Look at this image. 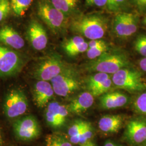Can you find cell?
<instances>
[{
  "label": "cell",
  "mask_w": 146,
  "mask_h": 146,
  "mask_svg": "<svg viewBox=\"0 0 146 146\" xmlns=\"http://www.w3.org/2000/svg\"><path fill=\"white\" fill-rule=\"evenodd\" d=\"M69 26L72 31L91 40L104 36L108 30L107 19L99 14L78 15L74 17Z\"/></svg>",
  "instance_id": "1"
},
{
  "label": "cell",
  "mask_w": 146,
  "mask_h": 146,
  "mask_svg": "<svg viewBox=\"0 0 146 146\" xmlns=\"http://www.w3.org/2000/svg\"><path fill=\"white\" fill-rule=\"evenodd\" d=\"M129 58L122 51H107L100 57L91 60L86 66V69L91 72L114 74L120 69L130 67Z\"/></svg>",
  "instance_id": "2"
},
{
  "label": "cell",
  "mask_w": 146,
  "mask_h": 146,
  "mask_svg": "<svg viewBox=\"0 0 146 146\" xmlns=\"http://www.w3.org/2000/svg\"><path fill=\"white\" fill-rule=\"evenodd\" d=\"M113 84L117 88L131 93H140L146 90V82L141 72L131 67L123 68L113 74Z\"/></svg>",
  "instance_id": "3"
},
{
  "label": "cell",
  "mask_w": 146,
  "mask_h": 146,
  "mask_svg": "<svg viewBox=\"0 0 146 146\" xmlns=\"http://www.w3.org/2000/svg\"><path fill=\"white\" fill-rule=\"evenodd\" d=\"M50 81L54 93L62 97H66L72 94L81 87V80L78 70L70 66H66Z\"/></svg>",
  "instance_id": "4"
},
{
  "label": "cell",
  "mask_w": 146,
  "mask_h": 146,
  "mask_svg": "<svg viewBox=\"0 0 146 146\" xmlns=\"http://www.w3.org/2000/svg\"><path fill=\"white\" fill-rule=\"evenodd\" d=\"M37 14L48 27L56 33L65 31L69 25V17L55 8L49 0H41L38 2Z\"/></svg>",
  "instance_id": "5"
},
{
  "label": "cell",
  "mask_w": 146,
  "mask_h": 146,
  "mask_svg": "<svg viewBox=\"0 0 146 146\" xmlns=\"http://www.w3.org/2000/svg\"><path fill=\"white\" fill-rule=\"evenodd\" d=\"M66 66L60 55L53 54L38 64L35 70L34 76L38 80L51 81L58 76Z\"/></svg>",
  "instance_id": "6"
},
{
  "label": "cell",
  "mask_w": 146,
  "mask_h": 146,
  "mask_svg": "<svg viewBox=\"0 0 146 146\" xmlns=\"http://www.w3.org/2000/svg\"><path fill=\"white\" fill-rule=\"evenodd\" d=\"M13 129L16 137L21 141H31L36 139L40 134L38 122L31 115L16 120L13 125Z\"/></svg>",
  "instance_id": "7"
},
{
  "label": "cell",
  "mask_w": 146,
  "mask_h": 146,
  "mask_svg": "<svg viewBox=\"0 0 146 146\" xmlns=\"http://www.w3.org/2000/svg\"><path fill=\"white\" fill-rule=\"evenodd\" d=\"M138 18L131 13L120 12L115 15L113 22V29L119 37L126 38L133 35L137 30Z\"/></svg>",
  "instance_id": "8"
},
{
  "label": "cell",
  "mask_w": 146,
  "mask_h": 146,
  "mask_svg": "<svg viewBox=\"0 0 146 146\" xmlns=\"http://www.w3.org/2000/svg\"><path fill=\"white\" fill-rule=\"evenodd\" d=\"M28 102L25 94L19 89H13L7 94L4 104V111L9 119L23 114L28 109Z\"/></svg>",
  "instance_id": "9"
},
{
  "label": "cell",
  "mask_w": 146,
  "mask_h": 146,
  "mask_svg": "<svg viewBox=\"0 0 146 146\" xmlns=\"http://www.w3.org/2000/svg\"><path fill=\"white\" fill-rule=\"evenodd\" d=\"M124 135L129 144L138 146L146 142V117L140 116L128 121Z\"/></svg>",
  "instance_id": "10"
},
{
  "label": "cell",
  "mask_w": 146,
  "mask_h": 146,
  "mask_svg": "<svg viewBox=\"0 0 146 146\" xmlns=\"http://www.w3.org/2000/svg\"><path fill=\"white\" fill-rule=\"evenodd\" d=\"M22 60L15 52L0 45V75L9 76L21 67Z\"/></svg>",
  "instance_id": "11"
},
{
  "label": "cell",
  "mask_w": 146,
  "mask_h": 146,
  "mask_svg": "<svg viewBox=\"0 0 146 146\" xmlns=\"http://www.w3.org/2000/svg\"><path fill=\"white\" fill-rule=\"evenodd\" d=\"M27 34L33 47L37 50H42L47 47L48 38L47 32L42 25L36 20L30 23Z\"/></svg>",
  "instance_id": "12"
},
{
  "label": "cell",
  "mask_w": 146,
  "mask_h": 146,
  "mask_svg": "<svg viewBox=\"0 0 146 146\" xmlns=\"http://www.w3.org/2000/svg\"><path fill=\"white\" fill-rule=\"evenodd\" d=\"M68 115V110L56 102L50 103L46 111V119L48 124L52 128L62 127Z\"/></svg>",
  "instance_id": "13"
},
{
  "label": "cell",
  "mask_w": 146,
  "mask_h": 146,
  "mask_svg": "<svg viewBox=\"0 0 146 146\" xmlns=\"http://www.w3.org/2000/svg\"><path fill=\"white\" fill-rule=\"evenodd\" d=\"M54 91L52 85L48 81L38 80L34 89V101L39 108H43L52 98Z\"/></svg>",
  "instance_id": "14"
},
{
  "label": "cell",
  "mask_w": 146,
  "mask_h": 146,
  "mask_svg": "<svg viewBox=\"0 0 146 146\" xmlns=\"http://www.w3.org/2000/svg\"><path fill=\"white\" fill-rule=\"evenodd\" d=\"M129 102L128 96L120 92L106 93L101 96L100 104L104 110H114L125 106Z\"/></svg>",
  "instance_id": "15"
},
{
  "label": "cell",
  "mask_w": 146,
  "mask_h": 146,
  "mask_svg": "<svg viewBox=\"0 0 146 146\" xmlns=\"http://www.w3.org/2000/svg\"><path fill=\"white\" fill-rule=\"evenodd\" d=\"M0 42L16 49H21L25 46L23 38L9 26L0 28Z\"/></svg>",
  "instance_id": "16"
},
{
  "label": "cell",
  "mask_w": 146,
  "mask_h": 146,
  "mask_svg": "<svg viewBox=\"0 0 146 146\" xmlns=\"http://www.w3.org/2000/svg\"><path fill=\"white\" fill-rule=\"evenodd\" d=\"M125 117L123 115H106L98 123L100 129L106 133H114L119 131L123 124Z\"/></svg>",
  "instance_id": "17"
},
{
  "label": "cell",
  "mask_w": 146,
  "mask_h": 146,
  "mask_svg": "<svg viewBox=\"0 0 146 146\" xmlns=\"http://www.w3.org/2000/svg\"><path fill=\"white\" fill-rule=\"evenodd\" d=\"M94 100V96L90 93H82L70 103L68 110L74 114H81L92 106Z\"/></svg>",
  "instance_id": "18"
},
{
  "label": "cell",
  "mask_w": 146,
  "mask_h": 146,
  "mask_svg": "<svg viewBox=\"0 0 146 146\" xmlns=\"http://www.w3.org/2000/svg\"><path fill=\"white\" fill-rule=\"evenodd\" d=\"M55 8L67 17L78 15L79 0H49Z\"/></svg>",
  "instance_id": "19"
},
{
  "label": "cell",
  "mask_w": 146,
  "mask_h": 146,
  "mask_svg": "<svg viewBox=\"0 0 146 146\" xmlns=\"http://www.w3.org/2000/svg\"><path fill=\"white\" fill-rule=\"evenodd\" d=\"M110 78H111L110 74L104 73H96L89 76L86 82L89 93Z\"/></svg>",
  "instance_id": "20"
},
{
  "label": "cell",
  "mask_w": 146,
  "mask_h": 146,
  "mask_svg": "<svg viewBox=\"0 0 146 146\" xmlns=\"http://www.w3.org/2000/svg\"><path fill=\"white\" fill-rule=\"evenodd\" d=\"M46 146H72V143L64 136L58 133L49 134L46 137Z\"/></svg>",
  "instance_id": "21"
},
{
  "label": "cell",
  "mask_w": 146,
  "mask_h": 146,
  "mask_svg": "<svg viewBox=\"0 0 146 146\" xmlns=\"http://www.w3.org/2000/svg\"><path fill=\"white\" fill-rule=\"evenodd\" d=\"M33 0H11V8L16 15H23L31 5Z\"/></svg>",
  "instance_id": "22"
},
{
  "label": "cell",
  "mask_w": 146,
  "mask_h": 146,
  "mask_svg": "<svg viewBox=\"0 0 146 146\" xmlns=\"http://www.w3.org/2000/svg\"><path fill=\"white\" fill-rule=\"evenodd\" d=\"M133 106L137 113L146 117V90L138 93L134 100Z\"/></svg>",
  "instance_id": "23"
},
{
  "label": "cell",
  "mask_w": 146,
  "mask_h": 146,
  "mask_svg": "<svg viewBox=\"0 0 146 146\" xmlns=\"http://www.w3.org/2000/svg\"><path fill=\"white\" fill-rule=\"evenodd\" d=\"M128 0H107L106 8L108 11L113 13L122 12L126 7Z\"/></svg>",
  "instance_id": "24"
},
{
  "label": "cell",
  "mask_w": 146,
  "mask_h": 146,
  "mask_svg": "<svg viewBox=\"0 0 146 146\" xmlns=\"http://www.w3.org/2000/svg\"><path fill=\"white\" fill-rule=\"evenodd\" d=\"M108 51V46L106 42L99 46L88 48L87 50V56L89 59L93 60L100 57L104 53Z\"/></svg>",
  "instance_id": "25"
},
{
  "label": "cell",
  "mask_w": 146,
  "mask_h": 146,
  "mask_svg": "<svg viewBox=\"0 0 146 146\" xmlns=\"http://www.w3.org/2000/svg\"><path fill=\"white\" fill-rule=\"evenodd\" d=\"M134 47L141 56L146 57V35H140L137 37L134 42Z\"/></svg>",
  "instance_id": "26"
},
{
  "label": "cell",
  "mask_w": 146,
  "mask_h": 146,
  "mask_svg": "<svg viewBox=\"0 0 146 146\" xmlns=\"http://www.w3.org/2000/svg\"><path fill=\"white\" fill-rule=\"evenodd\" d=\"M113 82L111 80V78H108L106 81L101 84L98 87L94 89L90 93L93 95V96H101L103 94L107 93L109 91L112 86Z\"/></svg>",
  "instance_id": "27"
},
{
  "label": "cell",
  "mask_w": 146,
  "mask_h": 146,
  "mask_svg": "<svg viewBox=\"0 0 146 146\" xmlns=\"http://www.w3.org/2000/svg\"><path fill=\"white\" fill-rule=\"evenodd\" d=\"M93 136V131L91 125L87 122L84 130L82 131L80 135V140L79 144L81 145L86 144L90 142L89 140Z\"/></svg>",
  "instance_id": "28"
},
{
  "label": "cell",
  "mask_w": 146,
  "mask_h": 146,
  "mask_svg": "<svg viewBox=\"0 0 146 146\" xmlns=\"http://www.w3.org/2000/svg\"><path fill=\"white\" fill-rule=\"evenodd\" d=\"M87 123V122L83 121H78L75 122L68 129V135L70 137H72L81 134L86 125Z\"/></svg>",
  "instance_id": "29"
},
{
  "label": "cell",
  "mask_w": 146,
  "mask_h": 146,
  "mask_svg": "<svg viewBox=\"0 0 146 146\" xmlns=\"http://www.w3.org/2000/svg\"><path fill=\"white\" fill-rule=\"evenodd\" d=\"M85 42L84 38L81 36H74L66 41L63 44V48L66 52Z\"/></svg>",
  "instance_id": "30"
},
{
  "label": "cell",
  "mask_w": 146,
  "mask_h": 146,
  "mask_svg": "<svg viewBox=\"0 0 146 146\" xmlns=\"http://www.w3.org/2000/svg\"><path fill=\"white\" fill-rule=\"evenodd\" d=\"M88 49V43L84 42L76 47L73 48V49L68 50L66 53L69 56H75L80 54L87 52Z\"/></svg>",
  "instance_id": "31"
},
{
  "label": "cell",
  "mask_w": 146,
  "mask_h": 146,
  "mask_svg": "<svg viewBox=\"0 0 146 146\" xmlns=\"http://www.w3.org/2000/svg\"><path fill=\"white\" fill-rule=\"evenodd\" d=\"M11 3L8 0H2L0 4V22L5 19L11 11Z\"/></svg>",
  "instance_id": "32"
},
{
  "label": "cell",
  "mask_w": 146,
  "mask_h": 146,
  "mask_svg": "<svg viewBox=\"0 0 146 146\" xmlns=\"http://www.w3.org/2000/svg\"><path fill=\"white\" fill-rule=\"evenodd\" d=\"M86 5L89 7L106 8L107 0H85Z\"/></svg>",
  "instance_id": "33"
},
{
  "label": "cell",
  "mask_w": 146,
  "mask_h": 146,
  "mask_svg": "<svg viewBox=\"0 0 146 146\" xmlns=\"http://www.w3.org/2000/svg\"><path fill=\"white\" fill-rule=\"evenodd\" d=\"M131 1L139 11H146V0H131Z\"/></svg>",
  "instance_id": "34"
},
{
  "label": "cell",
  "mask_w": 146,
  "mask_h": 146,
  "mask_svg": "<svg viewBox=\"0 0 146 146\" xmlns=\"http://www.w3.org/2000/svg\"><path fill=\"white\" fill-rule=\"evenodd\" d=\"M105 42H104V41H103L101 39L91 40L88 43V48H92L94 47H98L100 45L103 44Z\"/></svg>",
  "instance_id": "35"
},
{
  "label": "cell",
  "mask_w": 146,
  "mask_h": 146,
  "mask_svg": "<svg viewBox=\"0 0 146 146\" xmlns=\"http://www.w3.org/2000/svg\"><path fill=\"white\" fill-rule=\"evenodd\" d=\"M139 66L141 71L146 73V57L141 58L139 61Z\"/></svg>",
  "instance_id": "36"
},
{
  "label": "cell",
  "mask_w": 146,
  "mask_h": 146,
  "mask_svg": "<svg viewBox=\"0 0 146 146\" xmlns=\"http://www.w3.org/2000/svg\"><path fill=\"white\" fill-rule=\"evenodd\" d=\"M104 146H120L118 145H117L116 143H114V142H112L111 141H107L105 144H104Z\"/></svg>",
  "instance_id": "37"
},
{
  "label": "cell",
  "mask_w": 146,
  "mask_h": 146,
  "mask_svg": "<svg viewBox=\"0 0 146 146\" xmlns=\"http://www.w3.org/2000/svg\"><path fill=\"white\" fill-rule=\"evenodd\" d=\"M80 146H94L93 143L91 142H89L88 143H86V144H84V145H82Z\"/></svg>",
  "instance_id": "38"
},
{
  "label": "cell",
  "mask_w": 146,
  "mask_h": 146,
  "mask_svg": "<svg viewBox=\"0 0 146 146\" xmlns=\"http://www.w3.org/2000/svg\"><path fill=\"white\" fill-rule=\"evenodd\" d=\"M2 143H3V139H2L1 131H0V146H1V145H2Z\"/></svg>",
  "instance_id": "39"
},
{
  "label": "cell",
  "mask_w": 146,
  "mask_h": 146,
  "mask_svg": "<svg viewBox=\"0 0 146 146\" xmlns=\"http://www.w3.org/2000/svg\"><path fill=\"white\" fill-rule=\"evenodd\" d=\"M143 22H144V23H145V24L146 25V16L145 17V19H144V20H143Z\"/></svg>",
  "instance_id": "40"
},
{
  "label": "cell",
  "mask_w": 146,
  "mask_h": 146,
  "mask_svg": "<svg viewBox=\"0 0 146 146\" xmlns=\"http://www.w3.org/2000/svg\"><path fill=\"white\" fill-rule=\"evenodd\" d=\"M2 0H0V4H1V3L2 2Z\"/></svg>",
  "instance_id": "41"
},
{
  "label": "cell",
  "mask_w": 146,
  "mask_h": 146,
  "mask_svg": "<svg viewBox=\"0 0 146 146\" xmlns=\"http://www.w3.org/2000/svg\"><path fill=\"white\" fill-rule=\"evenodd\" d=\"M144 145H145V146H146V142L144 144Z\"/></svg>",
  "instance_id": "42"
}]
</instances>
